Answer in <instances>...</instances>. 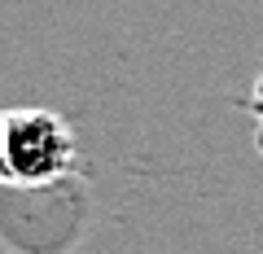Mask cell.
<instances>
[{"instance_id":"cell-3","label":"cell","mask_w":263,"mask_h":254,"mask_svg":"<svg viewBox=\"0 0 263 254\" xmlns=\"http://www.w3.org/2000/svg\"><path fill=\"white\" fill-rule=\"evenodd\" d=\"M5 123H9V114H0V180H5Z\"/></svg>"},{"instance_id":"cell-1","label":"cell","mask_w":263,"mask_h":254,"mask_svg":"<svg viewBox=\"0 0 263 254\" xmlns=\"http://www.w3.org/2000/svg\"><path fill=\"white\" fill-rule=\"evenodd\" d=\"M75 171V136L48 110H13L5 123V184L48 188Z\"/></svg>"},{"instance_id":"cell-2","label":"cell","mask_w":263,"mask_h":254,"mask_svg":"<svg viewBox=\"0 0 263 254\" xmlns=\"http://www.w3.org/2000/svg\"><path fill=\"white\" fill-rule=\"evenodd\" d=\"M254 141H259V149H263V79L254 84Z\"/></svg>"}]
</instances>
